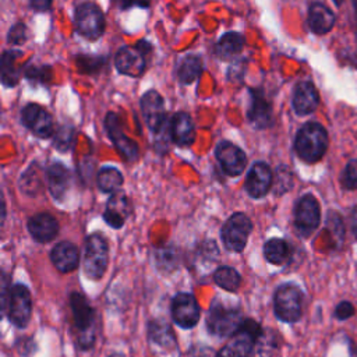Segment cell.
Masks as SVG:
<instances>
[{
    "label": "cell",
    "instance_id": "obj_1",
    "mask_svg": "<svg viewBox=\"0 0 357 357\" xmlns=\"http://www.w3.org/2000/svg\"><path fill=\"white\" fill-rule=\"evenodd\" d=\"M328 134L319 123L310 121L298 130L294 141V149L304 162H318L325 155Z\"/></svg>",
    "mask_w": 357,
    "mask_h": 357
},
{
    "label": "cell",
    "instance_id": "obj_2",
    "mask_svg": "<svg viewBox=\"0 0 357 357\" xmlns=\"http://www.w3.org/2000/svg\"><path fill=\"white\" fill-rule=\"evenodd\" d=\"M262 335L259 324L250 318H244L238 331L233 335L234 339L219 350L216 357H250L254 347Z\"/></svg>",
    "mask_w": 357,
    "mask_h": 357
},
{
    "label": "cell",
    "instance_id": "obj_3",
    "mask_svg": "<svg viewBox=\"0 0 357 357\" xmlns=\"http://www.w3.org/2000/svg\"><path fill=\"white\" fill-rule=\"evenodd\" d=\"M70 305L78 331V343L82 349H88L93 344L95 339V312L86 298L79 293H71Z\"/></svg>",
    "mask_w": 357,
    "mask_h": 357
},
{
    "label": "cell",
    "instance_id": "obj_4",
    "mask_svg": "<svg viewBox=\"0 0 357 357\" xmlns=\"http://www.w3.org/2000/svg\"><path fill=\"white\" fill-rule=\"evenodd\" d=\"M109 248L105 237L99 233L91 234L85 241L84 271L91 279H100L106 271Z\"/></svg>",
    "mask_w": 357,
    "mask_h": 357
},
{
    "label": "cell",
    "instance_id": "obj_5",
    "mask_svg": "<svg viewBox=\"0 0 357 357\" xmlns=\"http://www.w3.org/2000/svg\"><path fill=\"white\" fill-rule=\"evenodd\" d=\"M151 45L145 40L138 42L135 46H123L117 50L114 64L117 70L130 77H139L146 67L145 56L151 52Z\"/></svg>",
    "mask_w": 357,
    "mask_h": 357
},
{
    "label": "cell",
    "instance_id": "obj_6",
    "mask_svg": "<svg viewBox=\"0 0 357 357\" xmlns=\"http://www.w3.org/2000/svg\"><path fill=\"white\" fill-rule=\"evenodd\" d=\"M301 305H303V294L301 290L290 283L282 284L276 293L273 300V308L276 317L283 322H296L301 317Z\"/></svg>",
    "mask_w": 357,
    "mask_h": 357
},
{
    "label": "cell",
    "instance_id": "obj_7",
    "mask_svg": "<svg viewBox=\"0 0 357 357\" xmlns=\"http://www.w3.org/2000/svg\"><path fill=\"white\" fill-rule=\"evenodd\" d=\"M74 25L84 38L91 40L98 39L105 31L103 13L93 3H82L75 10Z\"/></svg>",
    "mask_w": 357,
    "mask_h": 357
},
{
    "label": "cell",
    "instance_id": "obj_8",
    "mask_svg": "<svg viewBox=\"0 0 357 357\" xmlns=\"http://www.w3.org/2000/svg\"><path fill=\"white\" fill-rule=\"evenodd\" d=\"M252 223L245 213L237 212L231 215L222 227V240L229 251L240 252L247 244Z\"/></svg>",
    "mask_w": 357,
    "mask_h": 357
},
{
    "label": "cell",
    "instance_id": "obj_9",
    "mask_svg": "<svg viewBox=\"0 0 357 357\" xmlns=\"http://www.w3.org/2000/svg\"><path fill=\"white\" fill-rule=\"evenodd\" d=\"M243 321L244 318L240 311L222 305L211 307L206 317L208 329L218 336H233L241 326Z\"/></svg>",
    "mask_w": 357,
    "mask_h": 357
},
{
    "label": "cell",
    "instance_id": "obj_10",
    "mask_svg": "<svg viewBox=\"0 0 357 357\" xmlns=\"http://www.w3.org/2000/svg\"><path fill=\"white\" fill-rule=\"evenodd\" d=\"M8 303L6 304V308L8 311L10 321L18 326L24 328L31 318L32 311V300L31 293L25 284L17 283L8 290Z\"/></svg>",
    "mask_w": 357,
    "mask_h": 357
},
{
    "label": "cell",
    "instance_id": "obj_11",
    "mask_svg": "<svg viewBox=\"0 0 357 357\" xmlns=\"http://www.w3.org/2000/svg\"><path fill=\"white\" fill-rule=\"evenodd\" d=\"M319 204L311 194L301 197L294 209V226L300 236H310L319 225Z\"/></svg>",
    "mask_w": 357,
    "mask_h": 357
},
{
    "label": "cell",
    "instance_id": "obj_12",
    "mask_svg": "<svg viewBox=\"0 0 357 357\" xmlns=\"http://www.w3.org/2000/svg\"><path fill=\"white\" fill-rule=\"evenodd\" d=\"M172 317L174 322L184 329L197 325L199 319V305L197 298L190 293H178L174 296L172 303Z\"/></svg>",
    "mask_w": 357,
    "mask_h": 357
},
{
    "label": "cell",
    "instance_id": "obj_13",
    "mask_svg": "<svg viewBox=\"0 0 357 357\" xmlns=\"http://www.w3.org/2000/svg\"><path fill=\"white\" fill-rule=\"evenodd\" d=\"M141 112L146 126L153 132H160L166 127V112L162 96L156 91H148L141 98Z\"/></svg>",
    "mask_w": 357,
    "mask_h": 357
},
{
    "label": "cell",
    "instance_id": "obj_14",
    "mask_svg": "<svg viewBox=\"0 0 357 357\" xmlns=\"http://www.w3.org/2000/svg\"><path fill=\"white\" fill-rule=\"evenodd\" d=\"M21 120L22 124L39 138H47L53 134L52 116L36 103H29L21 110Z\"/></svg>",
    "mask_w": 357,
    "mask_h": 357
},
{
    "label": "cell",
    "instance_id": "obj_15",
    "mask_svg": "<svg viewBox=\"0 0 357 357\" xmlns=\"http://www.w3.org/2000/svg\"><path fill=\"white\" fill-rule=\"evenodd\" d=\"M215 155L220 167L229 176H238L245 169V165H247L245 153L230 141L219 142L216 145Z\"/></svg>",
    "mask_w": 357,
    "mask_h": 357
},
{
    "label": "cell",
    "instance_id": "obj_16",
    "mask_svg": "<svg viewBox=\"0 0 357 357\" xmlns=\"http://www.w3.org/2000/svg\"><path fill=\"white\" fill-rule=\"evenodd\" d=\"M105 126H106V130H107V134H109L110 139L113 141L114 146L119 149L121 156L126 160H128V162L135 160L137 156H138V146H137V144L132 139H130L121 131L119 119H117V116L114 113H109L106 116Z\"/></svg>",
    "mask_w": 357,
    "mask_h": 357
},
{
    "label": "cell",
    "instance_id": "obj_17",
    "mask_svg": "<svg viewBox=\"0 0 357 357\" xmlns=\"http://www.w3.org/2000/svg\"><path fill=\"white\" fill-rule=\"evenodd\" d=\"M272 172L264 162H257L248 172L245 178V191L252 198L264 197L272 185Z\"/></svg>",
    "mask_w": 357,
    "mask_h": 357
},
{
    "label": "cell",
    "instance_id": "obj_18",
    "mask_svg": "<svg viewBox=\"0 0 357 357\" xmlns=\"http://www.w3.org/2000/svg\"><path fill=\"white\" fill-rule=\"evenodd\" d=\"M319 103V95L310 81H301L296 85L293 93V109L297 114L304 116L312 113Z\"/></svg>",
    "mask_w": 357,
    "mask_h": 357
},
{
    "label": "cell",
    "instance_id": "obj_19",
    "mask_svg": "<svg viewBox=\"0 0 357 357\" xmlns=\"http://www.w3.org/2000/svg\"><path fill=\"white\" fill-rule=\"evenodd\" d=\"M28 231L33 240L39 243H47L56 237L59 225L52 215L36 213L28 220Z\"/></svg>",
    "mask_w": 357,
    "mask_h": 357
},
{
    "label": "cell",
    "instance_id": "obj_20",
    "mask_svg": "<svg viewBox=\"0 0 357 357\" xmlns=\"http://www.w3.org/2000/svg\"><path fill=\"white\" fill-rule=\"evenodd\" d=\"M248 120L257 128H266L272 121V106L261 91L251 89V106L248 109Z\"/></svg>",
    "mask_w": 357,
    "mask_h": 357
},
{
    "label": "cell",
    "instance_id": "obj_21",
    "mask_svg": "<svg viewBox=\"0 0 357 357\" xmlns=\"http://www.w3.org/2000/svg\"><path fill=\"white\" fill-rule=\"evenodd\" d=\"M50 258L57 271L67 273L74 271L78 266L79 254H78V248L73 243L60 241L53 247L50 252Z\"/></svg>",
    "mask_w": 357,
    "mask_h": 357
},
{
    "label": "cell",
    "instance_id": "obj_22",
    "mask_svg": "<svg viewBox=\"0 0 357 357\" xmlns=\"http://www.w3.org/2000/svg\"><path fill=\"white\" fill-rule=\"evenodd\" d=\"M170 135L172 139L181 146L191 145L195 139V128L190 114L178 112L173 116L170 121Z\"/></svg>",
    "mask_w": 357,
    "mask_h": 357
},
{
    "label": "cell",
    "instance_id": "obj_23",
    "mask_svg": "<svg viewBox=\"0 0 357 357\" xmlns=\"http://www.w3.org/2000/svg\"><path fill=\"white\" fill-rule=\"evenodd\" d=\"M130 204L124 194H114L107 201L103 218L107 225H110L114 229H119L124 225L127 216L130 215Z\"/></svg>",
    "mask_w": 357,
    "mask_h": 357
},
{
    "label": "cell",
    "instance_id": "obj_24",
    "mask_svg": "<svg viewBox=\"0 0 357 357\" xmlns=\"http://www.w3.org/2000/svg\"><path fill=\"white\" fill-rule=\"evenodd\" d=\"M308 25L314 33L324 35L335 25V14L322 3H312L308 10Z\"/></svg>",
    "mask_w": 357,
    "mask_h": 357
},
{
    "label": "cell",
    "instance_id": "obj_25",
    "mask_svg": "<svg viewBox=\"0 0 357 357\" xmlns=\"http://www.w3.org/2000/svg\"><path fill=\"white\" fill-rule=\"evenodd\" d=\"M71 176L68 169L61 163H53L47 169V183L49 190L54 198H61L70 184Z\"/></svg>",
    "mask_w": 357,
    "mask_h": 357
},
{
    "label": "cell",
    "instance_id": "obj_26",
    "mask_svg": "<svg viewBox=\"0 0 357 357\" xmlns=\"http://www.w3.org/2000/svg\"><path fill=\"white\" fill-rule=\"evenodd\" d=\"M244 36L237 33V32H227L225 33L218 45H216V54L223 59V60H227V59H233L236 57L244 47Z\"/></svg>",
    "mask_w": 357,
    "mask_h": 357
},
{
    "label": "cell",
    "instance_id": "obj_27",
    "mask_svg": "<svg viewBox=\"0 0 357 357\" xmlns=\"http://www.w3.org/2000/svg\"><path fill=\"white\" fill-rule=\"evenodd\" d=\"M202 74V60L195 54L184 56L177 66V77L181 84H191Z\"/></svg>",
    "mask_w": 357,
    "mask_h": 357
},
{
    "label": "cell",
    "instance_id": "obj_28",
    "mask_svg": "<svg viewBox=\"0 0 357 357\" xmlns=\"http://www.w3.org/2000/svg\"><path fill=\"white\" fill-rule=\"evenodd\" d=\"M22 53L20 50H6L1 56V82L6 86L17 85L20 79V70L17 68V59Z\"/></svg>",
    "mask_w": 357,
    "mask_h": 357
},
{
    "label": "cell",
    "instance_id": "obj_29",
    "mask_svg": "<svg viewBox=\"0 0 357 357\" xmlns=\"http://www.w3.org/2000/svg\"><path fill=\"white\" fill-rule=\"evenodd\" d=\"M264 255L268 262L273 265H282L290 257V247L284 240L275 237L265 243Z\"/></svg>",
    "mask_w": 357,
    "mask_h": 357
},
{
    "label": "cell",
    "instance_id": "obj_30",
    "mask_svg": "<svg viewBox=\"0 0 357 357\" xmlns=\"http://www.w3.org/2000/svg\"><path fill=\"white\" fill-rule=\"evenodd\" d=\"M123 184V176L119 169L103 166L98 172V185L103 192H114Z\"/></svg>",
    "mask_w": 357,
    "mask_h": 357
},
{
    "label": "cell",
    "instance_id": "obj_31",
    "mask_svg": "<svg viewBox=\"0 0 357 357\" xmlns=\"http://www.w3.org/2000/svg\"><path fill=\"white\" fill-rule=\"evenodd\" d=\"M213 279L216 284L227 291H236L240 287L241 283V276L240 273L230 268V266H220L215 271Z\"/></svg>",
    "mask_w": 357,
    "mask_h": 357
},
{
    "label": "cell",
    "instance_id": "obj_32",
    "mask_svg": "<svg viewBox=\"0 0 357 357\" xmlns=\"http://www.w3.org/2000/svg\"><path fill=\"white\" fill-rule=\"evenodd\" d=\"M151 337L158 344L169 346V343L173 340V333H172L169 325L155 322V325L151 328Z\"/></svg>",
    "mask_w": 357,
    "mask_h": 357
},
{
    "label": "cell",
    "instance_id": "obj_33",
    "mask_svg": "<svg viewBox=\"0 0 357 357\" xmlns=\"http://www.w3.org/2000/svg\"><path fill=\"white\" fill-rule=\"evenodd\" d=\"M340 183L346 190L357 188V159H351L347 162L340 176Z\"/></svg>",
    "mask_w": 357,
    "mask_h": 357
},
{
    "label": "cell",
    "instance_id": "obj_34",
    "mask_svg": "<svg viewBox=\"0 0 357 357\" xmlns=\"http://www.w3.org/2000/svg\"><path fill=\"white\" fill-rule=\"evenodd\" d=\"M73 138H74V130L73 127H68V126H63L57 130L56 135H54V146L57 149H60L61 152L67 151L73 142Z\"/></svg>",
    "mask_w": 357,
    "mask_h": 357
},
{
    "label": "cell",
    "instance_id": "obj_35",
    "mask_svg": "<svg viewBox=\"0 0 357 357\" xmlns=\"http://www.w3.org/2000/svg\"><path fill=\"white\" fill-rule=\"evenodd\" d=\"M25 40H26V26L22 22L13 25L8 32L7 42L11 45H21Z\"/></svg>",
    "mask_w": 357,
    "mask_h": 357
},
{
    "label": "cell",
    "instance_id": "obj_36",
    "mask_svg": "<svg viewBox=\"0 0 357 357\" xmlns=\"http://www.w3.org/2000/svg\"><path fill=\"white\" fill-rule=\"evenodd\" d=\"M354 314V307L351 303L349 301H342L337 304L336 310H335V317L337 319H347L349 317H351Z\"/></svg>",
    "mask_w": 357,
    "mask_h": 357
},
{
    "label": "cell",
    "instance_id": "obj_37",
    "mask_svg": "<svg viewBox=\"0 0 357 357\" xmlns=\"http://www.w3.org/2000/svg\"><path fill=\"white\" fill-rule=\"evenodd\" d=\"M244 67H245V63L241 60V61H237L236 64H231L230 68H229V78L230 79H240L244 74Z\"/></svg>",
    "mask_w": 357,
    "mask_h": 357
},
{
    "label": "cell",
    "instance_id": "obj_38",
    "mask_svg": "<svg viewBox=\"0 0 357 357\" xmlns=\"http://www.w3.org/2000/svg\"><path fill=\"white\" fill-rule=\"evenodd\" d=\"M149 6V0H120V7L127 10L130 7H148Z\"/></svg>",
    "mask_w": 357,
    "mask_h": 357
},
{
    "label": "cell",
    "instance_id": "obj_39",
    "mask_svg": "<svg viewBox=\"0 0 357 357\" xmlns=\"http://www.w3.org/2000/svg\"><path fill=\"white\" fill-rule=\"evenodd\" d=\"M52 4V0H29L31 8L35 11H46Z\"/></svg>",
    "mask_w": 357,
    "mask_h": 357
},
{
    "label": "cell",
    "instance_id": "obj_40",
    "mask_svg": "<svg viewBox=\"0 0 357 357\" xmlns=\"http://www.w3.org/2000/svg\"><path fill=\"white\" fill-rule=\"evenodd\" d=\"M350 225H351V231L357 240V205L351 209V216H350Z\"/></svg>",
    "mask_w": 357,
    "mask_h": 357
},
{
    "label": "cell",
    "instance_id": "obj_41",
    "mask_svg": "<svg viewBox=\"0 0 357 357\" xmlns=\"http://www.w3.org/2000/svg\"><path fill=\"white\" fill-rule=\"evenodd\" d=\"M109 357H124L123 354H119V353H114V354H112V356H109Z\"/></svg>",
    "mask_w": 357,
    "mask_h": 357
},
{
    "label": "cell",
    "instance_id": "obj_42",
    "mask_svg": "<svg viewBox=\"0 0 357 357\" xmlns=\"http://www.w3.org/2000/svg\"><path fill=\"white\" fill-rule=\"evenodd\" d=\"M353 1V7H354V10L357 11V0H351Z\"/></svg>",
    "mask_w": 357,
    "mask_h": 357
},
{
    "label": "cell",
    "instance_id": "obj_43",
    "mask_svg": "<svg viewBox=\"0 0 357 357\" xmlns=\"http://www.w3.org/2000/svg\"><path fill=\"white\" fill-rule=\"evenodd\" d=\"M333 1H335V3H336V4H337V6H339V4H340V3H342V0H333Z\"/></svg>",
    "mask_w": 357,
    "mask_h": 357
},
{
    "label": "cell",
    "instance_id": "obj_44",
    "mask_svg": "<svg viewBox=\"0 0 357 357\" xmlns=\"http://www.w3.org/2000/svg\"><path fill=\"white\" fill-rule=\"evenodd\" d=\"M356 351H357V350H356Z\"/></svg>",
    "mask_w": 357,
    "mask_h": 357
}]
</instances>
